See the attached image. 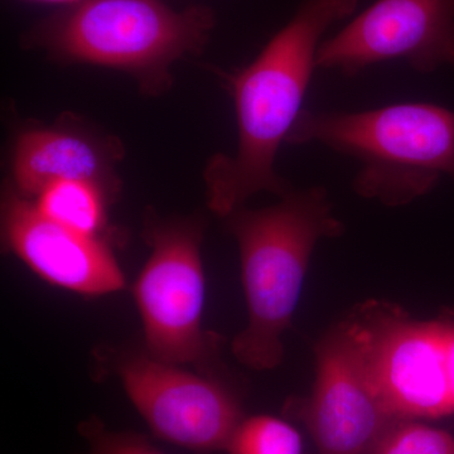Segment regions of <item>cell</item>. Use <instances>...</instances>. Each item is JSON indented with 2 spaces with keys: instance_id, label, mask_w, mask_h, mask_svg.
I'll list each match as a JSON object with an SVG mask.
<instances>
[{
  "instance_id": "14",
  "label": "cell",
  "mask_w": 454,
  "mask_h": 454,
  "mask_svg": "<svg viewBox=\"0 0 454 454\" xmlns=\"http://www.w3.org/2000/svg\"><path fill=\"white\" fill-rule=\"evenodd\" d=\"M367 454H454V437L420 420H395Z\"/></svg>"
},
{
  "instance_id": "13",
  "label": "cell",
  "mask_w": 454,
  "mask_h": 454,
  "mask_svg": "<svg viewBox=\"0 0 454 454\" xmlns=\"http://www.w3.org/2000/svg\"><path fill=\"white\" fill-rule=\"evenodd\" d=\"M300 432L271 415L245 418L226 447L227 454H301Z\"/></svg>"
},
{
  "instance_id": "6",
  "label": "cell",
  "mask_w": 454,
  "mask_h": 454,
  "mask_svg": "<svg viewBox=\"0 0 454 454\" xmlns=\"http://www.w3.org/2000/svg\"><path fill=\"white\" fill-rule=\"evenodd\" d=\"M146 231L152 254L133 292L146 354L172 365L196 366L206 373L220 342L202 328L206 280L201 227L193 221H154Z\"/></svg>"
},
{
  "instance_id": "12",
  "label": "cell",
  "mask_w": 454,
  "mask_h": 454,
  "mask_svg": "<svg viewBox=\"0 0 454 454\" xmlns=\"http://www.w3.org/2000/svg\"><path fill=\"white\" fill-rule=\"evenodd\" d=\"M33 201L47 219L88 236H97L106 225V190L94 182L64 179L51 184Z\"/></svg>"
},
{
  "instance_id": "4",
  "label": "cell",
  "mask_w": 454,
  "mask_h": 454,
  "mask_svg": "<svg viewBox=\"0 0 454 454\" xmlns=\"http://www.w3.org/2000/svg\"><path fill=\"white\" fill-rule=\"evenodd\" d=\"M215 26L206 5L176 11L163 0H82L42 20L25 42L64 61L125 71L146 94H158L172 82L170 67L201 53Z\"/></svg>"
},
{
  "instance_id": "1",
  "label": "cell",
  "mask_w": 454,
  "mask_h": 454,
  "mask_svg": "<svg viewBox=\"0 0 454 454\" xmlns=\"http://www.w3.org/2000/svg\"><path fill=\"white\" fill-rule=\"evenodd\" d=\"M358 0H304L258 57L227 76L238 119L234 154L217 153L203 172L207 205L225 219L260 192L293 190L277 173L278 151L300 118L325 33Z\"/></svg>"
},
{
  "instance_id": "5",
  "label": "cell",
  "mask_w": 454,
  "mask_h": 454,
  "mask_svg": "<svg viewBox=\"0 0 454 454\" xmlns=\"http://www.w3.org/2000/svg\"><path fill=\"white\" fill-rule=\"evenodd\" d=\"M309 396L289 397L284 414L306 427L318 454H367L395 418L382 402L370 364V333L360 306L317 342Z\"/></svg>"
},
{
  "instance_id": "16",
  "label": "cell",
  "mask_w": 454,
  "mask_h": 454,
  "mask_svg": "<svg viewBox=\"0 0 454 454\" xmlns=\"http://www.w3.org/2000/svg\"><path fill=\"white\" fill-rule=\"evenodd\" d=\"M443 331L444 345H446L448 381H450V402L454 415V313L443 312L438 316Z\"/></svg>"
},
{
  "instance_id": "3",
  "label": "cell",
  "mask_w": 454,
  "mask_h": 454,
  "mask_svg": "<svg viewBox=\"0 0 454 454\" xmlns=\"http://www.w3.org/2000/svg\"><path fill=\"white\" fill-rule=\"evenodd\" d=\"M288 145L328 146L360 162L356 195L402 207L454 182V112L430 103H403L366 112H309L286 137Z\"/></svg>"
},
{
  "instance_id": "2",
  "label": "cell",
  "mask_w": 454,
  "mask_h": 454,
  "mask_svg": "<svg viewBox=\"0 0 454 454\" xmlns=\"http://www.w3.org/2000/svg\"><path fill=\"white\" fill-rule=\"evenodd\" d=\"M269 207L238 208L225 217L240 253L247 324L232 340L236 360L255 372L283 363V336L300 301L310 256L322 239L345 232L327 190L289 191Z\"/></svg>"
},
{
  "instance_id": "11",
  "label": "cell",
  "mask_w": 454,
  "mask_h": 454,
  "mask_svg": "<svg viewBox=\"0 0 454 454\" xmlns=\"http://www.w3.org/2000/svg\"><path fill=\"white\" fill-rule=\"evenodd\" d=\"M114 151L74 130L23 131L14 146L13 187L27 199L64 179L94 182L106 191L113 182Z\"/></svg>"
},
{
  "instance_id": "15",
  "label": "cell",
  "mask_w": 454,
  "mask_h": 454,
  "mask_svg": "<svg viewBox=\"0 0 454 454\" xmlns=\"http://www.w3.org/2000/svg\"><path fill=\"white\" fill-rule=\"evenodd\" d=\"M80 433L89 442L85 454H164L145 435L131 432H113L97 418L80 426Z\"/></svg>"
},
{
  "instance_id": "9",
  "label": "cell",
  "mask_w": 454,
  "mask_h": 454,
  "mask_svg": "<svg viewBox=\"0 0 454 454\" xmlns=\"http://www.w3.org/2000/svg\"><path fill=\"white\" fill-rule=\"evenodd\" d=\"M404 61L418 73L454 68V0H376L317 53V70L355 77Z\"/></svg>"
},
{
  "instance_id": "10",
  "label": "cell",
  "mask_w": 454,
  "mask_h": 454,
  "mask_svg": "<svg viewBox=\"0 0 454 454\" xmlns=\"http://www.w3.org/2000/svg\"><path fill=\"white\" fill-rule=\"evenodd\" d=\"M2 229L8 249L53 286L83 295L124 288L118 260L103 240L47 219L13 186L3 193Z\"/></svg>"
},
{
  "instance_id": "8",
  "label": "cell",
  "mask_w": 454,
  "mask_h": 454,
  "mask_svg": "<svg viewBox=\"0 0 454 454\" xmlns=\"http://www.w3.org/2000/svg\"><path fill=\"white\" fill-rule=\"evenodd\" d=\"M358 306L369 327L373 381L393 418L423 420L453 415L438 317L419 321L385 301Z\"/></svg>"
},
{
  "instance_id": "7",
  "label": "cell",
  "mask_w": 454,
  "mask_h": 454,
  "mask_svg": "<svg viewBox=\"0 0 454 454\" xmlns=\"http://www.w3.org/2000/svg\"><path fill=\"white\" fill-rule=\"evenodd\" d=\"M118 375L152 432L176 446L225 450L247 418L240 396L205 372H190L145 354L122 358Z\"/></svg>"
},
{
  "instance_id": "17",
  "label": "cell",
  "mask_w": 454,
  "mask_h": 454,
  "mask_svg": "<svg viewBox=\"0 0 454 454\" xmlns=\"http://www.w3.org/2000/svg\"><path fill=\"white\" fill-rule=\"evenodd\" d=\"M33 2L50 3V4L65 5V7H70V5L77 4V3L82 2V0H33Z\"/></svg>"
}]
</instances>
